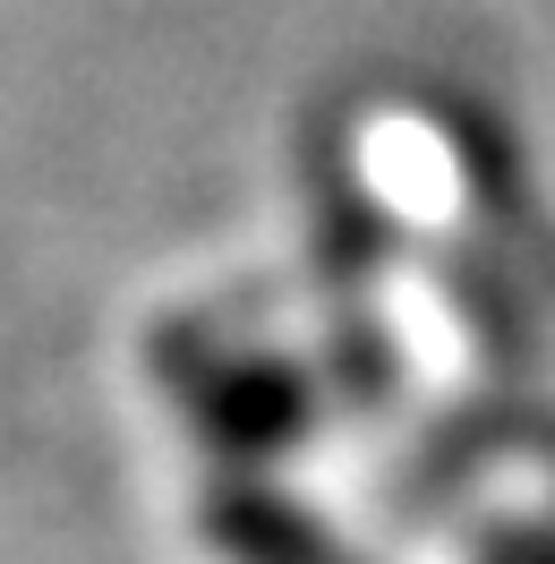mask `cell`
Listing matches in <instances>:
<instances>
[{"label":"cell","instance_id":"6da1fadb","mask_svg":"<svg viewBox=\"0 0 555 564\" xmlns=\"http://www.w3.org/2000/svg\"><path fill=\"white\" fill-rule=\"evenodd\" d=\"M172 386L214 445H282L300 427V386L257 359H172Z\"/></svg>","mask_w":555,"mask_h":564},{"label":"cell","instance_id":"7a4b0ae2","mask_svg":"<svg viewBox=\"0 0 555 564\" xmlns=\"http://www.w3.org/2000/svg\"><path fill=\"white\" fill-rule=\"evenodd\" d=\"M206 530L248 564H334V547H325L308 522H291L282 505H265V496H214Z\"/></svg>","mask_w":555,"mask_h":564}]
</instances>
